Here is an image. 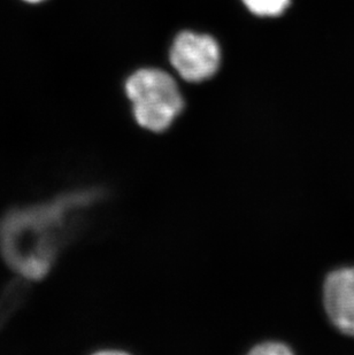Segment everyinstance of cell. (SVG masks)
I'll return each mask as SVG.
<instances>
[{"instance_id":"obj_1","label":"cell","mask_w":354,"mask_h":355,"mask_svg":"<svg viewBox=\"0 0 354 355\" xmlns=\"http://www.w3.org/2000/svg\"><path fill=\"white\" fill-rule=\"evenodd\" d=\"M98 198L97 189H78L7 211L0 220V254L5 263L29 281L45 277L76 232L81 211Z\"/></svg>"},{"instance_id":"obj_4","label":"cell","mask_w":354,"mask_h":355,"mask_svg":"<svg viewBox=\"0 0 354 355\" xmlns=\"http://www.w3.org/2000/svg\"><path fill=\"white\" fill-rule=\"evenodd\" d=\"M323 304L331 323L354 337V267L330 272L323 285Z\"/></svg>"},{"instance_id":"obj_2","label":"cell","mask_w":354,"mask_h":355,"mask_svg":"<svg viewBox=\"0 0 354 355\" xmlns=\"http://www.w3.org/2000/svg\"><path fill=\"white\" fill-rule=\"evenodd\" d=\"M126 92L141 127L161 132L171 127L184 107L177 83L161 69L145 68L128 78Z\"/></svg>"},{"instance_id":"obj_5","label":"cell","mask_w":354,"mask_h":355,"mask_svg":"<svg viewBox=\"0 0 354 355\" xmlns=\"http://www.w3.org/2000/svg\"><path fill=\"white\" fill-rule=\"evenodd\" d=\"M243 3L258 17H278L287 10L290 0H243Z\"/></svg>"},{"instance_id":"obj_7","label":"cell","mask_w":354,"mask_h":355,"mask_svg":"<svg viewBox=\"0 0 354 355\" xmlns=\"http://www.w3.org/2000/svg\"><path fill=\"white\" fill-rule=\"evenodd\" d=\"M26 1H29V3H40L42 0H26Z\"/></svg>"},{"instance_id":"obj_3","label":"cell","mask_w":354,"mask_h":355,"mask_svg":"<svg viewBox=\"0 0 354 355\" xmlns=\"http://www.w3.org/2000/svg\"><path fill=\"white\" fill-rule=\"evenodd\" d=\"M220 60L219 44L208 35L183 31L171 45V66L187 82L197 83L212 78Z\"/></svg>"},{"instance_id":"obj_6","label":"cell","mask_w":354,"mask_h":355,"mask_svg":"<svg viewBox=\"0 0 354 355\" xmlns=\"http://www.w3.org/2000/svg\"><path fill=\"white\" fill-rule=\"evenodd\" d=\"M251 354L255 355H287L292 354L290 347L282 342H264L254 346Z\"/></svg>"}]
</instances>
